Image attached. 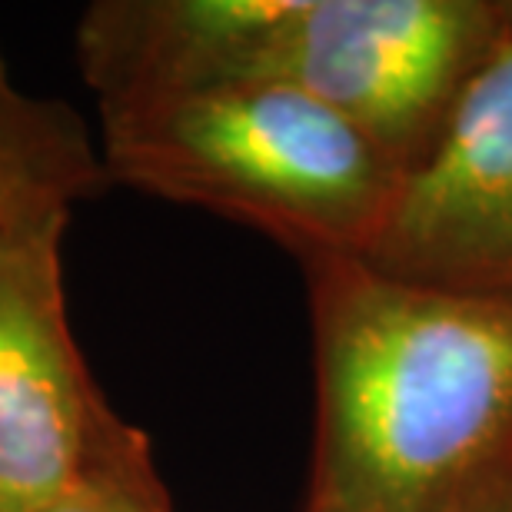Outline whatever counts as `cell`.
Returning a JSON list of instances; mask_svg holds the SVG:
<instances>
[{"label":"cell","instance_id":"obj_8","mask_svg":"<svg viewBox=\"0 0 512 512\" xmlns=\"http://www.w3.org/2000/svg\"><path fill=\"white\" fill-rule=\"evenodd\" d=\"M463 512H512V483L493 489V493L483 499H476V503L466 506Z\"/></svg>","mask_w":512,"mask_h":512},{"label":"cell","instance_id":"obj_6","mask_svg":"<svg viewBox=\"0 0 512 512\" xmlns=\"http://www.w3.org/2000/svg\"><path fill=\"white\" fill-rule=\"evenodd\" d=\"M110 183L77 110L17 87L0 50V243L67 223L70 207Z\"/></svg>","mask_w":512,"mask_h":512},{"label":"cell","instance_id":"obj_5","mask_svg":"<svg viewBox=\"0 0 512 512\" xmlns=\"http://www.w3.org/2000/svg\"><path fill=\"white\" fill-rule=\"evenodd\" d=\"M64 227L0 243V512L40 506L130 429L70 333Z\"/></svg>","mask_w":512,"mask_h":512},{"label":"cell","instance_id":"obj_3","mask_svg":"<svg viewBox=\"0 0 512 512\" xmlns=\"http://www.w3.org/2000/svg\"><path fill=\"white\" fill-rule=\"evenodd\" d=\"M107 177L230 217L296 260L366 256L403 180L389 153L283 84H210L100 107Z\"/></svg>","mask_w":512,"mask_h":512},{"label":"cell","instance_id":"obj_4","mask_svg":"<svg viewBox=\"0 0 512 512\" xmlns=\"http://www.w3.org/2000/svg\"><path fill=\"white\" fill-rule=\"evenodd\" d=\"M360 260L406 283L512 296V27L403 173Z\"/></svg>","mask_w":512,"mask_h":512},{"label":"cell","instance_id":"obj_1","mask_svg":"<svg viewBox=\"0 0 512 512\" xmlns=\"http://www.w3.org/2000/svg\"><path fill=\"white\" fill-rule=\"evenodd\" d=\"M316 439L303 512H463L512 483V296L306 260Z\"/></svg>","mask_w":512,"mask_h":512},{"label":"cell","instance_id":"obj_7","mask_svg":"<svg viewBox=\"0 0 512 512\" xmlns=\"http://www.w3.org/2000/svg\"><path fill=\"white\" fill-rule=\"evenodd\" d=\"M27 512H173L150 443L130 426L84 473Z\"/></svg>","mask_w":512,"mask_h":512},{"label":"cell","instance_id":"obj_2","mask_svg":"<svg viewBox=\"0 0 512 512\" xmlns=\"http://www.w3.org/2000/svg\"><path fill=\"white\" fill-rule=\"evenodd\" d=\"M512 27L489 0H100L77 24L97 107L210 84H283L409 170Z\"/></svg>","mask_w":512,"mask_h":512}]
</instances>
